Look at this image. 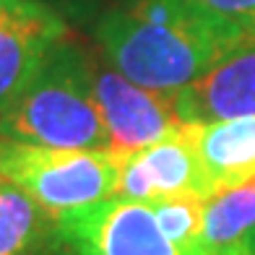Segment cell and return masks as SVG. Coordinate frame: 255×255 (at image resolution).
Masks as SVG:
<instances>
[{
	"label": "cell",
	"mask_w": 255,
	"mask_h": 255,
	"mask_svg": "<svg viewBox=\"0 0 255 255\" xmlns=\"http://www.w3.org/2000/svg\"><path fill=\"white\" fill-rule=\"evenodd\" d=\"M110 65L133 84L175 94L237 42L193 0H128L97 24Z\"/></svg>",
	"instance_id": "cell-1"
},
{
	"label": "cell",
	"mask_w": 255,
	"mask_h": 255,
	"mask_svg": "<svg viewBox=\"0 0 255 255\" xmlns=\"http://www.w3.org/2000/svg\"><path fill=\"white\" fill-rule=\"evenodd\" d=\"M0 135L52 148H110L94 89V63L60 39L24 91L0 115Z\"/></svg>",
	"instance_id": "cell-2"
},
{
	"label": "cell",
	"mask_w": 255,
	"mask_h": 255,
	"mask_svg": "<svg viewBox=\"0 0 255 255\" xmlns=\"http://www.w3.org/2000/svg\"><path fill=\"white\" fill-rule=\"evenodd\" d=\"M123 154L112 148H52L0 135V177L18 185L52 219L115 198Z\"/></svg>",
	"instance_id": "cell-3"
},
{
	"label": "cell",
	"mask_w": 255,
	"mask_h": 255,
	"mask_svg": "<svg viewBox=\"0 0 255 255\" xmlns=\"http://www.w3.org/2000/svg\"><path fill=\"white\" fill-rule=\"evenodd\" d=\"M50 255H188L148 203L107 198L55 219Z\"/></svg>",
	"instance_id": "cell-4"
},
{
	"label": "cell",
	"mask_w": 255,
	"mask_h": 255,
	"mask_svg": "<svg viewBox=\"0 0 255 255\" xmlns=\"http://www.w3.org/2000/svg\"><path fill=\"white\" fill-rule=\"evenodd\" d=\"M201 125L203 123H182L156 143L123 154L115 198L156 203L177 195H198L206 201L216 195L198 148Z\"/></svg>",
	"instance_id": "cell-5"
},
{
	"label": "cell",
	"mask_w": 255,
	"mask_h": 255,
	"mask_svg": "<svg viewBox=\"0 0 255 255\" xmlns=\"http://www.w3.org/2000/svg\"><path fill=\"white\" fill-rule=\"evenodd\" d=\"M94 89L110 130V148L118 154L156 143L185 123L177 118L172 94L138 86L115 68L94 65Z\"/></svg>",
	"instance_id": "cell-6"
},
{
	"label": "cell",
	"mask_w": 255,
	"mask_h": 255,
	"mask_svg": "<svg viewBox=\"0 0 255 255\" xmlns=\"http://www.w3.org/2000/svg\"><path fill=\"white\" fill-rule=\"evenodd\" d=\"M60 39L63 18L39 0H0V115Z\"/></svg>",
	"instance_id": "cell-7"
},
{
	"label": "cell",
	"mask_w": 255,
	"mask_h": 255,
	"mask_svg": "<svg viewBox=\"0 0 255 255\" xmlns=\"http://www.w3.org/2000/svg\"><path fill=\"white\" fill-rule=\"evenodd\" d=\"M172 97L177 118L185 123L255 115V37L229 47L201 78Z\"/></svg>",
	"instance_id": "cell-8"
},
{
	"label": "cell",
	"mask_w": 255,
	"mask_h": 255,
	"mask_svg": "<svg viewBox=\"0 0 255 255\" xmlns=\"http://www.w3.org/2000/svg\"><path fill=\"white\" fill-rule=\"evenodd\" d=\"M201 159L216 193L255 177V115L201 125Z\"/></svg>",
	"instance_id": "cell-9"
},
{
	"label": "cell",
	"mask_w": 255,
	"mask_h": 255,
	"mask_svg": "<svg viewBox=\"0 0 255 255\" xmlns=\"http://www.w3.org/2000/svg\"><path fill=\"white\" fill-rule=\"evenodd\" d=\"M201 242L206 255H255V177L206 201Z\"/></svg>",
	"instance_id": "cell-10"
},
{
	"label": "cell",
	"mask_w": 255,
	"mask_h": 255,
	"mask_svg": "<svg viewBox=\"0 0 255 255\" xmlns=\"http://www.w3.org/2000/svg\"><path fill=\"white\" fill-rule=\"evenodd\" d=\"M52 224L31 195L0 177V255H50Z\"/></svg>",
	"instance_id": "cell-11"
},
{
	"label": "cell",
	"mask_w": 255,
	"mask_h": 255,
	"mask_svg": "<svg viewBox=\"0 0 255 255\" xmlns=\"http://www.w3.org/2000/svg\"><path fill=\"white\" fill-rule=\"evenodd\" d=\"M156 216L164 235L175 242L180 250L188 255H206L203 253V214H206V198L198 195H177V198H164L156 203H148Z\"/></svg>",
	"instance_id": "cell-12"
},
{
	"label": "cell",
	"mask_w": 255,
	"mask_h": 255,
	"mask_svg": "<svg viewBox=\"0 0 255 255\" xmlns=\"http://www.w3.org/2000/svg\"><path fill=\"white\" fill-rule=\"evenodd\" d=\"M235 39L255 37V0H193Z\"/></svg>",
	"instance_id": "cell-13"
},
{
	"label": "cell",
	"mask_w": 255,
	"mask_h": 255,
	"mask_svg": "<svg viewBox=\"0 0 255 255\" xmlns=\"http://www.w3.org/2000/svg\"><path fill=\"white\" fill-rule=\"evenodd\" d=\"M253 253H255V248H253Z\"/></svg>",
	"instance_id": "cell-14"
}]
</instances>
